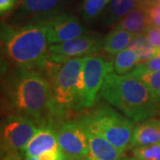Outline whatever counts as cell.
<instances>
[{
	"mask_svg": "<svg viewBox=\"0 0 160 160\" xmlns=\"http://www.w3.org/2000/svg\"><path fill=\"white\" fill-rule=\"evenodd\" d=\"M143 33L152 46L160 48V27L149 26Z\"/></svg>",
	"mask_w": 160,
	"mask_h": 160,
	"instance_id": "cell-25",
	"label": "cell"
},
{
	"mask_svg": "<svg viewBox=\"0 0 160 160\" xmlns=\"http://www.w3.org/2000/svg\"><path fill=\"white\" fill-rule=\"evenodd\" d=\"M86 131L107 139L123 152L129 149L134 121L106 105L89 112L79 120Z\"/></svg>",
	"mask_w": 160,
	"mask_h": 160,
	"instance_id": "cell-5",
	"label": "cell"
},
{
	"mask_svg": "<svg viewBox=\"0 0 160 160\" xmlns=\"http://www.w3.org/2000/svg\"><path fill=\"white\" fill-rule=\"evenodd\" d=\"M3 160H14V159H12V158H5V159H3Z\"/></svg>",
	"mask_w": 160,
	"mask_h": 160,
	"instance_id": "cell-28",
	"label": "cell"
},
{
	"mask_svg": "<svg viewBox=\"0 0 160 160\" xmlns=\"http://www.w3.org/2000/svg\"><path fill=\"white\" fill-rule=\"evenodd\" d=\"M110 0H83L79 7L81 16L86 22H92L99 17Z\"/></svg>",
	"mask_w": 160,
	"mask_h": 160,
	"instance_id": "cell-21",
	"label": "cell"
},
{
	"mask_svg": "<svg viewBox=\"0 0 160 160\" xmlns=\"http://www.w3.org/2000/svg\"><path fill=\"white\" fill-rule=\"evenodd\" d=\"M142 2V0H110L101 14L102 24L104 26H115Z\"/></svg>",
	"mask_w": 160,
	"mask_h": 160,
	"instance_id": "cell-15",
	"label": "cell"
},
{
	"mask_svg": "<svg viewBox=\"0 0 160 160\" xmlns=\"http://www.w3.org/2000/svg\"><path fill=\"white\" fill-rule=\"evenodd\" d=\"M84 57L69 59L64 62L46 60L42 65L50 83L53 102V118H61L71 109H79L78 82Z\"/></svg>",
	"mask_w": 160,
	"mask_h": 160,
	"instance_id": "cell-4",
	"label": "cell"
},
{
	"mask_svg": "<svg viewBox=\"0 0 160 160\" xmlns=\"http://www.w3.org/2000/svg\"><path fill=\"white\" fill-rule=\"evenodd\" d=\"M17 0H0V12L4 14L7 12L11 11L15 6Z\"/></svg>",
	"mask_w": 160,
	"mask_h": 160,
	"instance_id": "cell-26",
	"label": "cell"
},
{
	"mask_svg": "<svg viewBox=\"0 0 160 160\" xmlns=\"http://www.w3.org/2000/svg\"><path fill=\"white\" fill-rule=\"evenodd\" d=\"M4 91L13 114L26 116L40 125L53 118L52 93L46 76L35 69L18 68L6 80Z\"/></svg>",
	"mask_w": 160,
	"mask_h": 160,
	"instance_id": "cell-1",
	"label": "cell"
},
{
	"mask_svg": "<svg viewBox=\"0 0 160 160\" xmlns=\"http://www.w3.org/2000/svg\"><path fill=\"white\" fill-rule=\"evenodd\" d=\"M160 142V119L148 118L134 127L129 149Z\"/></svg>",
	"mask_w": 160,
	"mask_h": 160,
	"instance_id": "cell-14",
	"label": "cell"
},
{
	"mask_svg": "<svg viewBox=\"0 0 160 160\" xmlns=\"http://www.w3.org/2000/svg\"><path fill=\"white\" fill-rule=\"evenodd\" d=\"M89 151L86 160H119L123 151L107 139L86 131Z\"/></svg>",
	"mask_w": 160,
	"mask_h": 160,
	"instance_id": "cell-12",
	"label": "cell"
},
{
	"mask_svg": "<svg viewBox=\"0 0 160 160\" xmlns=\"http://www.w3.org/2000/svg\"><path fill=\"white\" fill-rule=\"evenodd\" d=\"M142 1H146V0H142Z\"/></svg>",
	"mask_w": 160,
	"mask_h": 160,
	"instance_id": "cell-31",
	"label": "cell"
},
{
	"mask_svg": "<svg viewBox=\"0 0 160 160\" xmlns=\"http://www.w3.org/2000/svg\"><path fill=\"white\" fill-rule=\"evenodd\" d=\"M101 95L134 122H142L158 113L159 102L142 81L132 75L111 71L104 80Z\"/></svg>",
	"mask_w": 160,
	"mask_h": 160,
	"instance_id": "cell-2",
	"label": "cell"
},
{
	"mask_svg": "<svg viewBox=\"0 0 160 160\" xmlns=\"http://www.w3.org/2000/svg\"><path fill=\"white\" fill-rule=\"evenodd\" d=\"M159 110H160V102H159Z\"/></svg>",
	"mask_w": 160,
	"mask_h": 160,
	"instance_id": "cell-30",
	"label": "cell"
},
{
	"mask_svg": "<svg viewBox=\"0 0 160 160\" xmlns=\"http://www.w3.org/2000/svg\"><path fill=\"white\" fill-rule=\"evenodd\" d=\"M150 26L160 27V1H145Z\"/></svg>",
	"mask_w": 160,
	"mask_h": 160,
	"instance_id": "cell-23",
	"label": "cell"
},
{
	"mask_svg": "<svg viewBox=\"0 0 160 160\" xmlns=\"http://www.w3.org/2000/svg\"><path fill=\"white\" fill-rule=\"evenodd\" d=\"M103 39L95 34L86 33L62 43L50 45L46 59L53 62H64L69 59L85 57L102 49Z\"/></svg>",
	"mask_w": 160,
	"mask_h": 160,
	"instance_id": "cell-8",
	"label": "cell"
},
{
	"mask_svg": "<svg viewBox=\"0 0 160 160\" xmlns=\"http://www.w3.org/2000/svg\"><path fill=\"white\" fill-rule=\"evenodd\" d=\"M130 75L142 81L155 99L160 102V70L144 71L134 69Z\"/></svg>",
	"mask_w": 160,
	"mask_h": 160,
	"instance_id": "cell-20",
	"label": "cell"
},
{
	"mask_svg": "<svg viewBox=\"0 0 160 160\" xmlns=\"http://www.w3.org/2000/svg\"><path fill=\"white\" fill-rule=\"evenodd\" d=\"M139 64V59L135 52L126 48L115 55L113 61L114 72L118 75H128Z\"/></svg>",
	"mask_w": 160,
	"mask_h": 160,
	"instance_id": "cell-18",
	"label": "cell"
},
{
	"mask_svg": "<svg viewBox=\"0 0 160 160\" xmlns=\"http://www.w3.org/2000/svg\"><path fill=\"white\" fill-rule=\"evenodd\" d=\"M66 0H20V10L33 22L57 14Z\"/></svg>",
	"mask_w": 160,
	"mask_h": 160,
	"instance_id": "cell-13",
	"label": "cell"
},
{
	"mask_svg": "<svg viewBox=\"0 0 160 160\" xmlns=\"http://www.w3.org/2000/svg\"><path fill=\"white\" fill-rule=\"evenodd\" d=\"M1 44L9 61L23 69L41 68L47 60L50 46L46 27L38 21L20 27L3 28Z\"/></svg>",
	"mask_w": 160,
	"mask_h": 160,
	"instance_id": "cell-3",
	"label": "cell"
},
{
	"mask_svg": "<svg viewBox=\"0 0 160 160\" xmlns=\"http://www.w3.org/2000/svg\"><path fill=\"white\" fill-rule=\"evenodd\" d=\"M147 1V0H146ZM150 26L148 12L145 6V1L132 10L121 21L114 26V29L128 30L135 34L143 33Z\"/></svg>",
	"mask_w": 160,
	"mask_h": 160,
	"instance_id": "cell-16",
	"label": "cell"
},
{
	"mask_svg": "<svg viewBox=\"0 0 160 160\" xmlns=\"http://www.w3.org/2000/svg\"><path fill=\"white\" fill-rule=\"evenodd\" d=\"M133 156L136 160H160V142L134 148Z\"/></svg>",
	"mask_w": 160,
	"mask_h": 160,
	"instance_id": "cell-22",
	"label": "cell"
},
{
	"mask_svg": "<svg viewBox=\"0 0 160 160\" xmlns=\"http://www.w3.org/2000/svg\"><path fill=\"white\" fill-rule=\"evenodd\" d=\"M135 69H140V70H144V71H158L160 70V48L157 52L152 58L149 60L141 62L138 64L135 67Z\"/></svg>",
	"mask_w": 160,
	"mask_h": 160,
	"instance_id": "cell-24",
	"label": "cell"
},
{
	"mask_svg": "<svg viewBox=\"0 0 160 160\" xmlns=\"http://www.w3.org/2000/svg\"><path fill=\"white\" fill-rule=\"evenodd\" d=\"M38 22L46 27L50 45L72 39L87 32L78 18L68 13H57Z\"/></svg>",
	"mask_w": 160,
	"mask_h": 160,
	"instance_id": "cell-10",
	"label": "cell"
},
{
	"mask_svg": "<svg viewBox=\"0 0 160 160\" xmlns=\"http://www.w3.org/2000/svg\"><path fill=\"white\" fill-rule=\"evenodd\" d=\"M65 160H86L89 146L86 130L80 121H66L56 130Z\"/></svg>",
	"mask_w": 160,
	"mask_h": 160,
	"instance_id": "cell-9",
	"label": "cell"
},
{
	"mask_svg": "<svg viewBox=\"0 0 160 160\" xmlns=\"http://www.w3.org/2000/svg\"><path fill=\"white\" fill-rule=\"evenodd\" d=\"M127 48L135 52L139 59V63L144 62L153 57L158 50V48L150 44L144 33L136 35L130 42Z\"/></svg>",
	"mask_w": 160,
	"mask_h": 160,
	"instance_id": "cell-19",
	"label": "cell"
},
{
	"mask_svg": "<svg viewBox=\"0 0 160 160\" xmlns=\"http://www.w3.org/2000/svg\"><path fill=\"white\" fill-rule=\"evenodd\" d=\"M124 160H136L135 158L134 159H132V158H126V159H124Z\"/></svg>",
	"mask_w": 160,
	"mask_h": 160,
	"instance_id": "cell-29",
	"label": "cell"
},
{
	"mask_svg": "<svg viewBox=\"0 0 160 160\" xmlns=\"http://www.w3.org/2000/svg\"><path fill=\"white\" fill-rule=\"evenodd\" d=\"M23 160H39L38 159V157L36 156V157H24Z\"/></svg>",
	"mask_w": 160,
	"mask_h": 160,
	"instance_id": "cell-27",
	"label": "cell"
},
{
	"mask_svg": "<svg viewBox=\"0 0 160 160\" xmlns=\"http://www.w3.org/2000/svg\"><path fill=\"white\" fill-rule=\"evenodd\" d=\"M39 123L19 114L6 116L1 123V151L22 152L40 127Z\"/></svg>",
	"mask_w": 160,
	"mask_h": 160,
	"instance_id": "cell-7",
	"label": "cell"
},
{
	"mask_svg": "<svg viewBox=\"0 0 160 160\" xmlns=\"http://www.w3.org/2000/svg\"><path fill=\"white\" fill-rule=\"evenodd\" d=\"M113 70V61H106L95 55L84 57L78 82V109H87L93 106L107 75Z\"/></svg>",
	"mask_w": 160,
	"mask_h": 160,
	"instance_id": "cell-6",
	"label": "cell"
},
{
	"mask_svg": "<svg viewBox=\"0 0 160 160\" xmlns=\"http://www.w3.org/2000/svg\"><path fill=\"white\" fill-rule=\"evenodd\" d=\"M136 35L126 29H113L103 38L102 49L111 55H117L119 52L128 47Z\"/></svg>",
	"mask_w": 160,
	"mask_h": 160,
	"instance_id": "cell-17",
	"label": "cell"
},
{
	"mask_svg": "<svg viewBox=\"0 0 160 160\" xmlns=\"http://www.w3.org/2000/svg\"><path fill=\"white\" fill-rule=\"evenodd\" d=\"M57 132L50 124L40 126L27 146L21 152L24 157H36L52 150H59Z\"/></svg>",
	"mask_w": 160,
	"mask_h": 160,
	"instance_id": "cell-11",
	"label": "cell"
}]
</instances>
